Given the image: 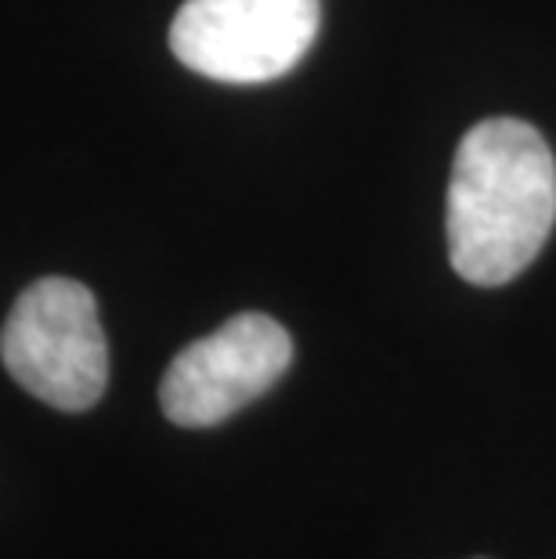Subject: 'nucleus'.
<instances>
[{
    "label": "nucleus",
    "instance_id": "obj_1",
    "mask_svg": "<svg viewBox=\"0 0 556 559\" xmlns=\"http://www.w3.org/2000/svg\"><path fill=\"white\" fill-rule=\"evenodd\" d=\"M556 224V159L524 120H481L448 181V257L470 285H506L535 264Z\"/></svg>",
    "mask_w": 556,
    "mask_h": 559
},
{
    "label": "nucleus",
    "instance_id": "obj_2",
    "mask_svg": "<svg viewBox=\"0 0 556 559\" xmlns=\"http://www.w3.org/2000/svg\"><path fill=\"white\" fill-rule=\"evenodd\" d=\"M11 379L58 412H87L109 386V343L98 300L73 278H40L19 296L0 332Z\"/></svg>",
    "mask_w": 556,
    "mask_h": 559
},
{
    "label": "nucleus",
    "instance_id": "obj_3",
    "mask_svg": "<svg viewBox=\"0 0 556 559\" xmlns=\"http://www.w3.org/2000/svg\"><path fill=\"white\" fill-rule=\"evenodd\" d=\"M318 26V0H185L170 26V51L217 83H271L300 66Z\"/></svg>",
    "mask_w": 556,
    "mask_h": 559
},
{
    "label": "nucleus",
    "instance_id": "obj_4",
    "mask_svg": "<svg viewBox=\"0 0 556 559\" xmlns=\"http://www.w3.org/2000/svg\"><path fill=\"white\" fill-rule=\"evenodd\" d=\"M293 365V340L275 318L246 311L188 343L159 383V408L174 426L206 430L264 397Z\"/></svg>",
    "mask_w": 556,
    "mask_h": 559
}]
</instances>
